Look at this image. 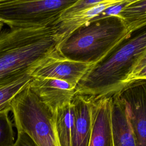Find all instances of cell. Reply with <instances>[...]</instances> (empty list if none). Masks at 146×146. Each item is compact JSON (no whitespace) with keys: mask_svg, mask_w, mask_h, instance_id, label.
<instances>
[{"mask_svg":"<svg viewBox=\"0 0 146 146\" xmlns=\"http://www.w3.org/2000/svg\"><path fill=\"white\" fill-rule=\"evenodd\" d=\"M145 52L146 25L132 32L101 60L91 66L76 86V94L99 98L120 92Z\"/></svg>","mask_w":146,"mask_h":146,"instance_id":"obj_1","label":"cell"},{"mask_svg":"<svg viewBox=\"0 0 146 146\" xmlns=\"http://www.w3.org/2000/svg\"><path fill=\"white\" fill-rule=\"evenodd\" d=\"M53 26L9 29L0 34V84L30 73L57 50Z\"/></svg>","mask_w":146,"mask_h":146,"instance_id":"obj_2","label":"cell"},{"mask_svg":"<svg viewBox=\"0 0 146 146\" xmlns=\"http://www.w3.org/2000/svg\"><path fill=\"white\" fill-rule=\"evenodd\" d=\"M129 34L119 16L91 20L60 41L56 49L66 59L92 66Z\"/></svg>","mask_w":146,"mask_h":146,"instance_id":"obj_3","label":"cell"},{"mask_svg":"<svg viewBox=\"0 0 146 146\" xmlns=\"http://www.w3.org/2000/svg\"><path fill=\"white\" fill-rule=\"evenodd\" d=\"M17 130L27 133L38 146H59L54 125V112L28 86L11 102Z\"/></svg>","mask_w":146,"mask_h":146,"instance_id":"obj_4","label":"cell"},{"mask_svg":"<svg viewBox=\"0 0 146 146\" xmlns=\"http://www.w3.org/2000/svg\"><path fill=\"white\" fill-rule=\"evenodd\" d=\"M76 0H0V22L10 29L52 26Z\"/></svg>","mask_w":146,"mask_h":146,"instance_id":"obj_5","label":"cell"},{"mask_svg":"<svg viewBox=\"0 0 146 146\" xmlns=\"http://www.w3.org/2000/svg\"><path fill=\"white\" fill-rule=\"evenodd\" d=\"M91 66L66 59L56 50L31 70L30 74L32 77L60 80L76 87Z\"/></svg>","mask_w":146,"mask_h":146,"instance_id":"obj_6","label":"cell"},{"mask_svg":"<svg viewBox=\"0 0 146 146\" xmlns=\"http://www.w3.org/2000/svg\"><path fill=\"white\" fill-rule=\"evenodd\" d=\"M125 102L136 146H146V81H136L117 93Z\"/></svg>","mask_w":146,"mask_h":146,"instance_id":"obj_7","label":"cell"},{"mask_svg":"<svg viewBox=\"0 0 146 146\" xmlns=\"http://www.w3.org/2000/svg\"><path fill=\"white\" fill-rule=\"evenodd\" d=\"M29 87L54 112L58 108L71 103L76 94L75 87L51 78L33 77Z\"/></svg>","mask_w":146,"mask_h":146,"instance_id":"obj_8","label":"cell"},{"mask_svg":"<svg viewBox=\"0 0 146 146\" xmlns=\"http://www.w3.org/2000/svg\"><path fill=\"white\" fill-rule=\"evenodd\" d=\"M92 129L89 146H113L111 96L92 98Z\"/></svg>","mask_w":146,"mask_h":146,"instance_id":"obj_9","label":"cell"},{"mask_svg":"<svg viewBox=\"0 0 146 146\" xmlns=\"http://www.w3.org/2000/svg\"><path fill=\"white\" fill-rule=\"evenodd\" d=\"M111 125L113 146H136L127 104L119 94L111 96Z\"/></svg>","mask_w":146,"mask_h":146,"instance_id":"obj_10","label":"cell"},{"mask_svg":"<svg viewBox=\"0 0 146 146\" xmlns=\"http://www.w3.org/2000/svg\"><path fill=\"white\" fill-rule=\"evenodd\" d=\"M71 103L74 112L71 146H89L92 129V98L75 94Z\"/></svg>","mask_w":146,"mask_h":146,"instance_id":"obj_11","label":"cell"},{"mask_svg":"<svg viewBox=\"0 0 146 146\" xmlns=\"http://www.w3.org/2000/svg\"><path fill=\"white\" fill-rule=\"evenodd\" d=\"M120 1L121 0H103L100 3L88 10L59 18L53 25L58 44L74 30L95 18L104 10Z\"/></svg>","mask_w":146,"mask_h":146,"instance_id":"obj_12","label":"cell"},{"mask_svg":"<svg viewBox=\"0 0 146 146\" xmlns=\"http://www.w3.org/2000/svg\"><path fill=\"white\" fill-rule=\"evenodd\" d=\"M74 123L72 103L58 108L54 111V125L59 146H71Z\"/></svg>","mask_w":146,"mask_h":146,"instance_id":"obj_13","label":"cell"},{"mask_svg":"<svg viewBox=\"0 0 146 146\" xmlns=\"http://www.w3.org/2000/svg\"><path fill=\"white\" fill-rule=\"evenodd\" d=\"M32 78L28 72L0 84V112L11 111L13 100L28 86Z\"/></svg>","mask_w":146,"mask_h":146,"instance_id":"obj_14","label":"cell"},{"mask_svg":"<svg viewBox=\"0 0 146 146\" xmlns=\"http://www.w3.org/2000/svg\"><path fill=\"white\" fill-rule=\"evenodd\" d=\"M129 34L146 25V0H132L118 15Z\"/></svg>","mask_w":146,"mask_h":146,"instance_id":"obj_15","label":"cell"},{"mask_svg":"<svg viewBox=\"0 0 146 146\" xmlns=\"http://www.w3.org/2000/svg\"><path fill=\"white\" fill-rule=\"evenodd\" d=\"M9 111L0 112V146H13L14 135Z\"/></svg>","mask_w":146,"mask_h":146,"instance_id":"obj_16","label":"cell"},{"mask_svg":"<svg viewBox=\"0 0 146 146\" xmlns=\"http://www.w3.org/2000/svg\"><path fill=\"white\" fill-rule=\"evenodd\" d=\"M103 0H78L70 6L62 13L59 18L88 10L100 3Z\"/></svg>","mask_w":146,"mask_h":146,"instance_id":"obj_17","label":"cell"},{"mask_svg":"<svg viewBox=\"0 0 146 146\" xmlns=\"http://www.w3.org/2000/svg\"><path fill=\"white\" fill-rule=\"evenodd\" d=\"M132 0H121V1L115 5L109 6L98 16L91 20H96L100 18H103L111 16H118L119 13L128 5Z\"/></svg>","mask_w":146,"mask_h":146,"instance_id":"obj_18","label":"cell"},{"mask_svg":"<svg viewBox=\"0 0 146 146\" xmlns=\"http://www.w3.org/2000/svg\"><path fill=\"white\" fill-rule=\"evenodd\" d=\"M17 132V138L13 146H38L27 133L20 130Z\"/></svg>","mask_w":146,"mask_h":146,"instance_id":"obj_19","label":"cell"},{"mask_svg":"<svg viewBox=\"0 0 146 146\" xmlns=\"http://www.w3.org/2000/svg\"><path fill=\"white\" fill-rule=\"evenodd\" d=\"M136 81H146V64L128 80L127 86Z\"/></svg>","mask_w":146,"mask_h":146,"instance_id":"obj_20","label":"cell"},{"mask_svg":"<svg viewBox=\"0 0 146 146\" xmlns=\"http://www.w3.org/2000/svg\"><path fill=\"white\" fill-rule=\"evenodd\" d=\"M146 64V52L143 55V56L140 58V59L138 61L137 64L136 65V66L135 67V68H133L132 73L131 74V75H129L128 79L127 80V82L128 81V80L133 75H135L136 73H137L141 68H142ZM127 82H126V86H127Z\"/></svg>","mask_w":146,"mask_h":146,"instance_id":"obj_21","label":"cell"},{"mask_svg":"<svg viewBox=\"0 0 146 146\" xmlns=\"http://www.w3.org/2000/svg\"><path fill=\"white\" fill-rule=\"evenodd\" d=\"M3 23L1 22H0V34L1 33V30L2 29V27H3Z\"/></svg>","mask_w":146,"mask_h":146,"instance_id":"obj_22","label":"cell"}]
</instances>
